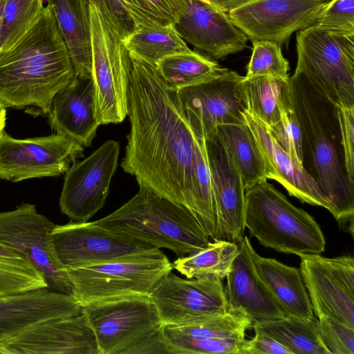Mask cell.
Returning a JSON list of instances; mask_svg holds the SVG:
<instances>
[{
    "label": "cell",
    "mask_w": 354,
    "mask_h": 354,
    "mask_svg": "<svg viewBox=\"0 0 354 354\" xmlns=\"http://www.w3.org/2000/svg\"><path fill=\"white\" fill-rule=\"evenodd\" d=\"M252 339H245L239 354H292V352L272 336L254 329Z\"/></svg>",
    "instance_id": "obj_43"
},
{
    "label": "cell",
    "mask_w": 354,
    "mask_h": 354,
    "mask_svg": "<svg viewBox=\"0 0 354 354\" xmlns=\"http://www.w3.org/2000/svg\"><path fill=\"white\" fill-rule=\"evenodd\" d=\"M243 88L246 111L266 127L277 122L292 107L288 78L244 77Z\"/></svg>",
    "instance_id": "obj_28"
},
{
    "label": "cell",
    "mask_w": 354,
    "mask_h": 354,
    "mask_svg": "<svg viewBox=\"0 0 354 354\" xmlns=\"http://www.w3.org/2000/svg\"><path fill=\"white\" fill-rule=\"evenodd\" d=\"M6 123V109L0 104V133L4 130Z\"/></svg>",
    "instance_id": "obj_47"
},
{
    "label": "cell",
    "mask_w": 354,
    "mask_h": 354,
    "mask_svg": "<svg viewBox=\"0 0 354 354\" xmlns=\"http://www.w3.org/2000/svg\"><path fill=\"white\" fill-rule=\"evenodd\" d=\"M71 59L49 8L26 33L0 51V104L32 106L48 115L55 95L75 77Z\"/></svg>",
    "instance_id": "obj_2"
},
{
    "label": "cell",
    "mask_w": 354,
    "mask_h": 354,
    "mask_svg": "<svg viewBox=\"0 0 354 354\" xmlns=\"http://www.w3.org/2000/svg\"><path fill=\"white\" fill-rule=\"evenodd\" d=\"M315 24L328 31L354 35V0H330Z\"/></svg>",
    "instance_id": "obj_40"
},
{
    "label": "cell",
    "mask_w": 354,
    "mask_h": 354,
    "mask_svg": "<svg viewBox=\"0 0 354 354\" xmlns=\"http://www.w3.org/2000/svg\"><path fill=\"white\" fill-rule=\"evenodd\" d=\"M0 354H100L84 312L43 320L0 342Z\"/></svg>",
    "instance_id": "obj_17"
},
{
    "label": "cell",
    "mask_w": 354,
    "mask_h": 354,
    "mask_svg": "<svg viewBox=\"0 0 354 354\" xmlns=\"http://www.w3.org/2000/svg\"><path fill=\"white\" fill-rule=\"evenodd\" d=\"M123 41L129 53L155 66L166 56L191 51L174 25L135 24Z\"/></svg>",
    "instance_id": "obj_30"
},
{
    "label": "cell",
    "mask_w": 354,
    "mask_h": 354,
    "mask_svg": "<svg viewBox=\"0 0 354 354\" xmlns=\"http://www.w3.org/2000/svg\"><path fill=\"white\" fill-rule=\"evenodd\" d=\"M149 297L163 325H187L229 310L218 279H185L171 271L154 286Z\"/></svg>",
    "instance_id": "obj_15"
},
{
    "label": "cell",
    "mask_w": 354,
    "mask_h": 354,
    "mask_svg": "<svg viewBox=\"0 0 354 354\" xmlns=\"http://www.w3.org/2000/svg\"><path fill=\"white\" fill-rule=\"evenodd\" d=\"M6 0H0V32L2 24L3 8Z\"/></svg>",
    "instance_id": "obj_48"
},
{
    "label": "cell",
    "mask_w": 354,
    "mask_h": 354,
    "mask_svg": "<svg viewBox=\"0 0 354 354\" xmlns=\"http://www.w3.org/2000/svg\"><path fill=\"white\" fill-rule=\"evenodd\" d=\"M201 1H203L205 3L210 4L208 0H201Z\"/></svg>",
    "instance_id": "obj_49"
},
{
    "label": "cell",
    "mask_w": 354,
    "mask_h": 354,
    "mask_svg": "<svg viewBox=\"0 0 354 354\" xmlns=\"http://www.w3.org/2000/svg\"><path fill=\"white\" fill-rule=\"evenodd\" d=\"M330 272L341 281L346 289L354 295V259L350 255L335 258L324 257Z\"/></svg>",
    "instance_id": "obj_44"
},
{
    "label": "cell",
    "mask_w": 354,
    "mask_h": 354,
    "mask_svg": "<svg viewBox=\"0 0 354 354\" xmlns=\"http://www.w3.org/2000/svg\"><path fill=\"white\" fill-rule=\"evenodd\" d=\"M244 224L260 244L279 252L301 257L325 250L324 236L313 217L267 180L245 190Z\"/></svg>",
    "instance_id": "obj_5"
},
{
    "label": "cell",
    "mask_w": 354,
    "mask_h": 354,
    "mask_svg": "<svg viewBox=\"0 0 354 354\" xmlns=\"http://www.w3.org/2000/svg\"><path fill=\"white\" fill-rule=\"evenodd\" d=\"M52 236L58 258L66 268L163 254L158 248L110 231L93 221L55 225Z\"/></svg>",
    "instance_id": "obj_13"
},
{
    "label": "cell",
    "mask_w": 354,
    "mask_h": 354,
    "mask_svg": "<svg viewBox=\"0 0 354 354\" xmlns=\"http://www.w3.org/2000/svg\"><path fill=\"white\" fill-rule=\"evenodd\" d=\"M55 225L35 205L22 203L14 210L0 212V242L31 263L44 277L48 288L72 295L66 268L54 245Z\"/></svg>",
    "instance_id": "obj_10"
},
{
    "label": "cell",
    "mask_w": 354,
    "mask_h": 354,
    "mask_svg": "<svg viewBox=\"0 0 354 354\" xmlns=\"http://www.w3.org/2000/svg\"><path fill=\"white\" fill-rule=\"evenodd\" d=\"M174 27L185 41L214 59L244 50L249 39L228 14L201 0H189Z\"/></svg>",
    "instance_id": "obj_20"
},
{
    "label": "cell",
    "mask_w": 354,
    "mask_h": 354,
    "mask_svg": "<svg viewBox=\"0 0 354 354\" xmlns=\"http://www.w3.org/2000/svg\"><path fill=\"white\" fill-rule=\"evenodd\" d=\"M120 149L118 142L106 140L66 171L59 203L71 221H88L102 208L118 167Z\"/></svg>",
    "instance_id": "obj_14"
},
{
    "label": "cell",
    "mask_w": 354,
    "mask_h": 354,
    "mask_svg": "<svg viewBox=\"0 0 354 354\" xmlns=\"http://www.w3.org/2000/svg\"><path fill=\"white\" fill-rule=\"evenodd\" d=\"M245 122L253 133L264 156L268 167V179L279 182L290 196L301 203L321 206L331 212V205L311 176L300 168L275 142L267 127L243 113Z\"/></svg>",
    "instance_id": "obj_24"
},
{
    "label": "cell",
    "mask_w": 354,
    "mask_h": 354,
    "mask_svg": "<svg viewBox=\"0 0 354 354\" xmlns=\"http://www.w3.org/2000/svg\"><path fill=\"white\" fill-rule=\"evenodd\" d=\"M217 216L214 239L239 243L244 236L245 188L233 158L217 131L205 138Z\"/></svg>",
    "instance_id": "obj_19"
},
{
    "label": "cell",
    "mask_w": 354,
    "mask_h": 354,
    "mask_svg": "<svg viewBox=\"0 0 354 354\" xmlns=\"http://www.w3.org/2000/svg\"><path fill=\"white\" fill-rule=\"evenodd\" d=\"M216 131L233 158L245 190L268 179L264 156L246 122L221 125Z\"/></svg>",
    "instance_id": "obj_29"
},
{
    "label": "cell",
    "mask_w": 354,
    "mask_h": 354,
    "mask_svg": "<svg viewBox=\"0 0 354 354\" xmlns=\"http://www.w3.org/2000/svg\"><path fill=\"white\" fill-rule=\"evenodd\" d=\"M251 320L241 311L227 312L184 326L163 325L168 354H239Z\"/></svg>",
    "instance_id": "obj_18"
},
{
    "label": "cell",
    "mask_w": 354,
    "mask_h": 354,
    "mask_svg": "<svg viewBox=\"0 0 354 354\" xmlns=\"http://www.w3.org/2000/svg\"><path fill=\"white\" fill-rule=\"evenodd\" d=\"M296 73L340 107H354V35L313 24L297 32Z\"/></svg>",
    "instance_id": "obj_6"
},
{
    "label": "cell",
    "mask_w": 354,
    "mask_h": 354,
    "mask_svg": "<svg viewBox=\"0 0 354 354\" xmlns=\"http://www.w3.org/2000/svg\"><path fill=\"white\" fill-rule=\"evenodd\" d=\"M100 354H128L163 326L149 295H129L83 306Z\"/></svg>",
    "instance_id": "obj_9"
},
{
    "label": "cell",
    "mask_w": 354,
    "mask_h": 354,
    "mask_svg": "<svg viewBox=\"0 0 354 354\" xmlns=\"http://www.w3.org/2000/svg\"><path fill=\"white\" fill-rule=\"evenodd\" d=\"M318 333L330 354H354V328L335 317L320 313Z\"/></svg>",
    "instance_id": "obj_38"
},
{
    "label": "cell",
    "mask_w": 354,
    "mask_h": 354,
    "mask_svg": "<svg viewBox=\"0 0 354 354\" xmlns=\"http://www.w3.org/2000/svg\"><path fill=\"white\" fill-rule=\"evenodd\" d=\"M84 146L60 133L28 139H15L0 133V178L12 182L57 176L79 158Z\"/></svg>",
    "instance_id": "obj_12"
},
{
    "label": "cell",
    "mask_w": 354,
    "mask_h": 354,
    "mask_svg": "<svg viewBox=\"0 0 354 354\" xmlns=\"http://www.w3.org/2000/svg\"><path fill=\"white\" fill-rule=\"evenodd\" d=\"M253 259L258 276L286 317H316L299 268L261 257L255 250Z\"/></svg>",
    "instance_id": "obj_26"
},
{
    "label": "cell",
    "mask_w": 354,
    "mask_h": 354,
    "mask_svg": "<svg viewBox=\"0 0 354 354\" xmlns=\"http://www.w3.org/2000/svg\"><path fill=\"white\" fill-rule=\"evenodd\" d=\"M253 329L272 336L292 354H330L318 333L317 319L292 317L254 324Z\"/></svg>",
    "instance_id": "obj_32"
},
{
    "label": "cell",
    "mask_w": 354,
    "mask_h": 354,
    "mask_svg": "<svg viewBox=\"0 0 354 354\" xmlns=\"http://www.w3.org/2000/svg\"><path fill=\"white\" fill-rule=\"evenodd\" d=\"M277 145L301 169V133L293 107L283 112L281 119L274 124L266 127Z\"/></svg>",
    "instance_id": "obj_39"
},
{
    "label": "cell",
    "mask_w": 354,
    "mask_h": 354,
    "mask_svg": "<svg viewBox=\"0 0 354 354\" xmlns=\"http://www.w3.org/2000/svg\"><path fill=\"white\" fill-rule=\"evenodd\" d=\"M88 4L97 116L100 125L118 124L127 115L130 53L123 38L98 8Z\"/></svg>",
    "instance_id": "obj_7"
},
{
    "label": "cell",
    "mask_w": 354,
    "mask_h": 354,
    "mask_svg": "<svg viewBox=\"0 0 354 354\" xmlns=\"http://www.w3.org/2000/svg\"><path fill=\"white\" fill-rule=\"evenodd\" d=\"M239 251L237 243L214 239L204 249L178 257L172 263V266L187 279L223 280L228 274Z\"/></svg>",
    "instance_id": "obj_31"
},
{
    "label": "cell",
    "mask_w": 354,
    "mask_h": 354,
    "mask_svg": "<svg viewBox=\"0 0 354 354\" xmlns=\"http://www.w3.org/2000/svg\"><path fill=\"white\" fill-rule=\"evenodd\" d=\"M156 67L167 86L176 91L201 82L223 69L216 62L192 50L166 56Z\"/></svg>",
    "instance_id": "obj_33"
},
{
    "label": "cell",
    "mask_w": 354,
    "mask_h": 354,
    "mask_svg": "<svg viewBox=\"0 0 354 354\" xmlns=\"http://www.w3.org/2000/svg\"><path fill=\"white\" fill-rule=\"evenodd\" d=\"M237 245L239 251L226 277L224 288L228 309L241 311L252 325L285 317L257 274L253 259L254 249L250 239L244 235Z\"/></svg>",
    "instance_id": "obj_21"
},
{
    "label": "cell",
    "mask_w": 354,
    "mask_h": 354,
    "mask_svg": "<svg viewBox=\"0 0 354 354\" xmlns=\"http://www.w3.org/2000/svg\"><path fill=\"white\" fill-rule=\"evenodd\" d=\"M127 115L130 132L121 167L147 187L186 207L201 227L198 173L205 138L188 124L177 91L155 65L131 54Z\"/></svg>",
    "instance_id": "obj_1"
},
{
    "label": "cell",
    "mask_w": 354,
    "mask_h": 354,
    "mask_svg": "<svg viewBox=\"0 0 354 354\" xmlns=\"http://www.w3.org/2000/svg\"><path fill=\"white\" fill-rule=\"evenodd\" d=\"M94 3L123 39L134 28L124 0H88Z\"/></svg>",
    "instance_id": "obj_41"
},
{
    "label": "cell",
    "mask_w": 354,
    "mask_h": 354,
    "mask_svg": "<svg viewBox=\"0 0 354 354\" xmlns=\"http://www.w3.org/2000/svg\"><path fill=\"white\" fill-rule=\"evenodd\" d=\"M133 24L174 25L189 0H124Z\"/></svg>",
    "instance_id": "obj_36"
},
{
    "label": "cell",
    "mask_w": 354,
    "mask_h": 354,
    "mask_svg": "<svg viewBox=\"0 0 354 354\" xmlns=\"http://www.w3.org/2000/svg\"><path fill=\"white\" fill-rule=\"evenodd\" d=\"M288 80L301 133L303 167L329 201L332 215L346 225L353 222L354 183L345 168L338 106L301 74L295 72Z\"/></svg>",
    "instance_id": "obj_3"
},
{
    "label": "cell",
    "mask_w": 354,
    "mask_h": 354,
    "mask_svg": "<svg viewBox=\"0 0 354 354\" xmlns=\"http://www.w3.org/2000/svg\"><path fill=\"white\" fill-rule=\"evenodd\" d=\"M48 288L43 274L27 259H0V296Z\"/></svg>",
    "instance_id": "obj_35"
},
{
    "label": "cell",
    "mask_w": 354,
    "mask_h": 354,
    "mask_svg": "<svg viewBox=\"0 0 354 354\" xmlns=\"http://www.w3.org/2000/svg\"><path fill=\"white\" fill-rule=\"evenodd\" d=\"M48 117L50 127L57 133L90 147L100 125L93 78L75 75L72 81L55 95Z\"/></svg>",
    "instance_id": "obj_22"
},
{
    "label": "cell",
    "mask_w": 354,
    "mask_h": 354,
    "mask_svg": "<svg viewBox=\"0 0 354 354\" xmlns=\"http://www.w3.org/2000/svg\"><path fill=\"white\" fill-rule=\"evenodd\" d=\"M0 259L19 260L25 258L0 242Z\"/></svg>",
    "instance_id": "obj_46"
},
{
    "label": "cell",
    "mask_w": 354,
    "mask_h": 354,
    "mask_svg": "<svg viewBox=\"0 0 354 354\" xmlns=\"http://www.w3.org/2000/svg\"><path fill=\"white\" fill-rule=\"evenodd\" d=\"M93 222L129 239L170 250L178 257L204 249L211 242L186 207L143 186L118 209Z\"/></svg>",
    "instance_id": "obj_4"
},
{
    "label": "cell",
    "mask_w": 354,
    "mask_h": 354,
    "mask_svg": "<svg viewBox=\"0 0 354 354\" xmlns=\"http://www.w3.org/2000/svg\"><path fill=\"white\" fill-rule=\"evenodd\" d=\"M173 269L163 253L119 259L80 268H67L72 295L83 306L129 295H149L158 281Z\"/></svg>",
    "instance_id": "obj_8"
},
{
    "label": "cell",
    "mask_w": 354,
    "mask_h": 354,
    "mask_svg": "<svg viewBox=\"0 0 354 354\" xmlns=\"http://www.w3.org/2000/svg\"><path fill=\"white\" fill-rule=\"evenodd\" d=\"M299 270L315 316L324 313L354 328V295L328 268L321 254L301 256Z\"/></svg>",
    "instance_id": "obj_25"
},
{
    "label": "cell",
    "mask_w": 354,
    "mask_h": 354,
    "mask_svg": "<svg viewBox=\"0 0 354 354\" xmlns=\"http://www.w3.org/2000/svg\"><path fill=\"white\" fill-rule=\"evenodd\" d=\"M81 313L82 306L72 295L48 288L0 296V342L43 320Z\"/></svg>",
    "instance_id": "obj_23"
},
{
    "label": "cell",
    "mask_w": 354,
    "mask_h": 354,
    "mask_svg": "<svg viewBox=\"0 0 354 354\" xmlns=\"http://www.w3.org/2000/svg\"><path fill=\"white\" fill-rule=\"evenodd\" d=\"M338 115L345 168L350 181L354 183V107L338 106Z\"/></svg>",
    "instance_id": "obj_42"
},
{
    "label": "cell",
    "mask_w": 354,
    "mask_h": 354,
    "mask_svg": "<svg viewBox=\"0 0 354 354\" xmlns=\"http://www.w3.org/2000/svg\"><path fill=\"white\" fill-rule=\"evenodd\" d=\"M244 77L227 68L192 86L177 91L185 118L193 131L206 138L218 126L245 122Z\"/></svg>",
    "instance_id": "obj_11"
},
{
    "label": "cell",
    "mask_w": 354,
    "mask_h": 354,
    "mask_svg": "<svg viewBox=\"0 0 354 354\" xmlns=\"http://www.w3.org/2000/svg\"><path fill=\"white\" fill-rule=\"evenodd\" d=\"M252 53L245 77L269 76L289 78L290 66L281 45L267 40L252 41Z\"/></svg>",
    "instance_id": "obj_37"
},
{
    "label": "cell",
    "mask_w": 354,
    "mask_h": 354,
    "mask_svg": "<svg viewBox=\"0 0 354 354\" xmlns=\"http://www.w3.org/2000/svg\"><path fill=\"white\" fill-rule=\"evenodd\" d=\"M330 0H253L228 13L252 41L283 45L295 32L316 23Z\"/></svg>",
    "instance_id": "obj_16"
},
{
    "label": "cell",
    "mask_w": 354,
    "mask_h": 354,
    "mask_svg": "<svg viewBox=\"0 0 354 354\" xmlns=\"http://www.w3.org/2000/svg\"><path fill=\"white\" fill-rule=\"evenodd\" d=\"M68 50L76 75L92 77L91 21L88 0H47Z\"/></svg>",
    "instance_id": "obj_27"
},
{
    "label": "cell",
    "mask_w": 354,
    "mask_h": 354,
    "mask_svg": "<svg viewBox=\"0 0 354 354\" xmlns=\"http://www.w3.org/2000/svg\"><path fill=\"white\" fill-rule=\"evenodd\" d=\"M210 5L217 10L229 13L230 12L253 0H208Z\"/></svg>",
    "instance_id": "obj_45"
},
{
    "label": "cell",
    "mask_w": 354,
    "mask_h": 354,
    "mask_svg": "<svg viewBox=\"0 0 354 354\" xmlns=\"http://www.w3.org/2000/svg\"><path fill=\"white\" fill-rule=\"evenodd\" d=\"M43 8V0L6 1L0 32V51L11 47L26 33Z\"/></svg>",
    "instance_id": "obj_34"
}]
</instances>
